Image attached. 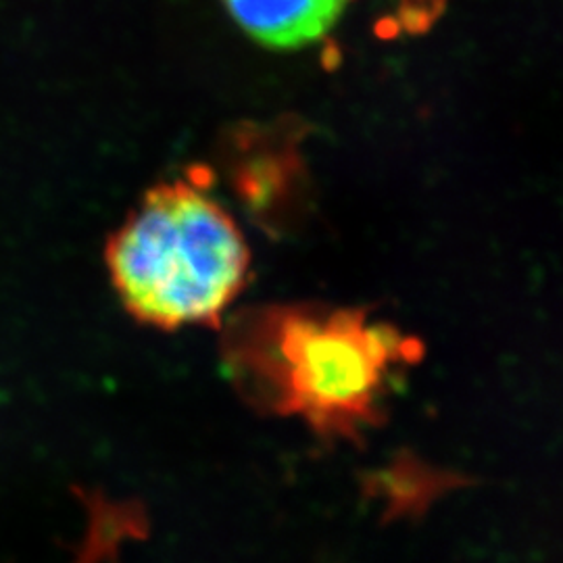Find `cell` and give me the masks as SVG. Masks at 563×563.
<instances>
[{
  "mask_svg": "<svg viewBox=\"0 0 563 563\" xmlns=\"http://www.w3.org/2000/svg\"><path fill=\"white\" fill-rule=\"evenodd\" d=\"M405 344L362 311L274 307L228 332L225 360L244 395L267 411L301 416L325 434L374 422L383 384Z\"/></svg>",
  "mask_w": 563,
  "mask_h": 563,
  "instance_id": "obj_1",
  "label": "cell"
},
{
  "mask_svg": "<svg viewBox=\"0 0 563 563\" xmlns=\"http://www.w3.org/2000/svg\"><path fill=\"white\" fill-rule=\"evenodd\" d=\"M128 311L159 328L213 323L241 292L249 249L239 225L195 184H162L107 249Z\"/></svg>",
  "mask_w": 563,
  "mask_h": 563,
  "instance_id": "obj_2",
  "label": "cell"
},
{
  "mask_svg": "<svg viewBox=\"0 0 563 563\" xmlns=\"http://www.w3.org/2000/svg\"><path fill=\"white\" fill-rule=\"evenodd\" d=\"M225 11L251 41L297 51L322 42L341 21L349 0H223Z\"/></svg>",
  "mask_w": 563,
  "mask_h": 563,
  "instance_id": "obj_3",
  "label": "cell"
},
{
  "mask_svg": "<svg viewBox=\"0 0 563 563\" xmlns=\"http://www.w3.org/2000/svg\"><path fill=\"white\" fill-rule=\"evenodd\" d=\"M449 0H386L388 15L380 23V32L390 36L422 34L446 9Z\"/></svg>",
  "mask_w": 563,
  "mask_h": 563,
  "instance_id": "obj_4",
  "label": "cell"
}]
</instances>
